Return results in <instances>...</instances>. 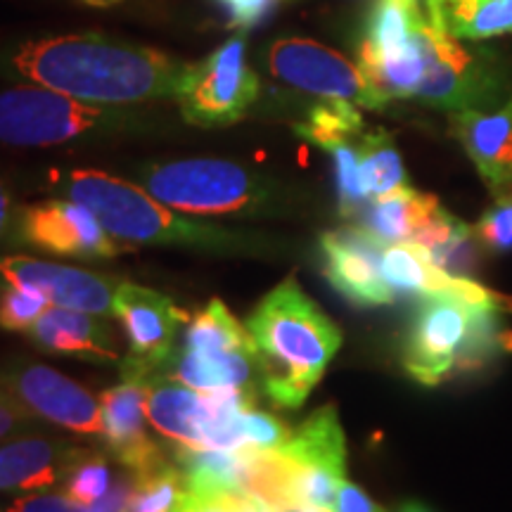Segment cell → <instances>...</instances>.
Here are the masks:
<instances>
[{"mask_svg": "<svg viewBox=\"0 0 512 512\" xmlns=\"http://www.w3.org/2000/svg\"><path fill=\"white\" fill-rule=\"evenodd\" d=\"M0 72L95 105L178 98L190 64L100 34L22 41L0 53Z\"/></svg>", "mask_w": 512, "mask_h": 512, "instance_id": "6da1fadb", "label": "cell"}, {"mask_svg": "<svg viewBox=\"0 0 512 512\" xmlns=\"http://www.w3.org/2000/svg\"><path fill=\"white\" fill-rule=\"evenodd\" d=\"M261 392L275 408L304 406L342 347V332L294 278H287L249 313Z\"/></svg>", "mask_w": 512, "mask_h": 512, "instance_id": "7a4b0ae2", "label": "cell"}, {"mask_svg": "<svg viewBox=\"0 0 512 512\" xmlns=\"http://www.w3.org/2000/svg\"><path fill=\"white\" fill-rule=\"evenodd\" d=\"M62 188L69 200L91 209L102 228L117 240L133 245H195L211 249L238 245V238L230 230L183 219L145 188L105 171L74 169L64 176Z\"/></svg>", "mask_w": 512, "mask_h": 512, "instance_id": "3957f363", "label": "cell"}, {"mask_svg": "<svg viewBox=\"0 0 512 512\" xmlns=\"http://www.w3.org/2000/svg\"><path fill=\"white\" fill-rule=\"evenodd\" d=\"M498 347L496 304L467 299L425 297L403 347V366L420 384H439L451 370L472 368Z\"/></svg>", "mask_w": 512, "mask_h": 512, "instance_id": "277c9868", "label": "cell"}, {"mask_svg": "<svg viewBox=\"0 0 512 512\" xmlns=\"http://www.w3.org/2000/svg\"><path fill=\"white\" fill-rule=\"evenodd\" d=\"M143 185L166 207L195 216L259 214L271 200L264 178L228 159H178L147 166Z\"/></svg>", "mask_w": 512, "mask_h": 512, "instance_id": "5b68a950", "label": "cell"}, {"mask_svg": "<svg viewBox=\"0 0 512 512\" xmlns=\"http://www.w3.org/2000/svg\"><path fill=\"white\" fill-rule=\"evenodd\" d=\"M275 458L287 508L335 512L339 484L347 479V441L335 406L313 411Z\"/></svg>", "mask_w": 512, "mask_h": 512, "instance_id": "8992f818", "label": "cell"}, {"mask_svg": "<svg viewBox=\"0 0 512 512\" xmlns=\"http://www.w3.org/2000/svg\"><path fill=\"white\" fill-rule=\"evenodd\" d=\"M126 119L119 105H95L50 88L19 83L0 93V143L50 147L114 128Z\"/></svg>", "mask_w": 512, "mask_h": 512, "instance_id": "52a82bcc", "label": "cell"}, {"mask_svg": "<svg viewBox=\"0 0 512 512\" xmlns=\"http://www.w3.org/2000/svg\"><path fill=\"white\" fill-rule=\"evenodd\" d=\"M259 76L247 64V38L238 34L207 60L190 64L178 105L192 126L219 128L240 121L259 100Z\"/></svg>", "mask_w": 512, "mask_h": 512, "instance_id": "ba28073f", "label": "cell"}, {"mask_svg": "<svg viewBox=\"0 0 512 512\" xmlns=\"http://www.w3.org/2000/svg\"><path fill=\"white\" fill-rule=\"evenodd\" d=\"M112 313L121 320L131 347V354L121 361V377L143 382L157 380L176 351V335L181 325L188 323L190 313L178 309L164 294L128 280L114 290Z\"/></svg>", "mask_w": 512, "mask_h": 512, "instance_id": "9c48e42d", "label": "cell"}, {"mask_svg": "<svg viewBox=\"0 0 512 512\" xmlns=\"http://www.w3.org/2000/svg\"><path fill=\"white\" fill-rule=\"evenodd\" d=\"M268 69L278 81L323 100H349L377 110L361 67L309 38H280L268 48Z\"/></svg>", "mask_w": 512, "mask_h": 512, "instance_id": "30bf717a", "label": "cell"}, {"mask_svg": "<svg viewBox=\"0 0 512 512\" xmlns=\"http://www.w3.org/2000/svg\"><path fill=\"white\" fill-rule=\"evenodd\" d=\"M425 43L427 72L415 98L448 112L479 110L496 100L501 83L491 62L458 46L456 38L444 36L432 24H427Z\"/></svg>", "mask_w": 512, "mask_h": 512, "instance_id": "8fae6325", "label": "cell"}, {"mask_svg": "<svg viewBox=\"0 0 512 512\" xmlns=\"http://www.w3.org/2000/svg\"><path fill=\"white\" fill-rule=\"evenodd\" d=\"M0 387L19 401L31 418H43L76 434H102L100 399L41 363H24L0 370Z\"/></svg>", "mask_w": 512, "mask_h": 512, "instance_id": "7c38bea8", "label": "cell"}, {"mask_svg": "<svg viewBox=\"0 0 512 512\" xmlns=\"http://www.w3.org/2000/svg\"><path fill=\"white\" fill-rule=\"evenodd\" d=\"M15 238L57 256L110 259L124 252L91 209L74 200H48L17 209Z\"/></svg>", "mask_w": 512, "mask_h": 512, "instance_id": "4fadbf2b", "label": "cell"}, {"mask_svg": "<svg viewBox=\"0 0 512 512\" xmlns=\"http://www.w3.org/2000/svg\"><path fill=\"white\" fill-rule=\"evenodd\" d=\"M0 280L41 294L50 306L86 311L93 316L112 313L117 290V283L105 275L22 254H0Z\"/></svg>", "mask_w": 512, "mask_h": 512, "instance_id": "5bb4252c", "label": "cell"}, {"mask_svg": "<svg viewBox=\"0 0 512 512\" xmlns=\"http://www.w3.org/2000/svg\"><path fill=\"white\" fill-rule=\"evenodd\" d=\"M325 256V278L356 306H384L394 302V292L384 280V247L366 228H342L320 238Z\"/></svg>", "mask_w": 512, "mask_h": 512, "instance_id": "9a60e30c", "label": "cell"}, {"mask_svg": "<svg viewBox=\"0 0 512 512\" xmlns=\"http://www.w3.org/2000/svg\"><path fill=\"white\" fill-rule=\"evenodd\" d=\"M150 384L143 380H124L100 394L102 437L107 451L126 467L131 475L152 470L166 463L164 448L145 432V406Z\"/></svg>", "mask_w": 512, "mask_h": 512, "instance_id": "2e32d148", "label": "cell"}, {"mask_svg": "<svg viewBox=\"0 0 512 512\" xmlns=\"http://www.w3.org/2000/svg\"><path fill=\"white\" fill-rule=\"evenodd\" d=\"M453 131L494 197L512 192V98L501 110L456 112Z\"/></svg>", "mask_w": 512, "mask_h": 512, "instance_id": "e0dca14e", "label": "cell"}, {"mask_svg": "<svg viewBox=\"0 0 512 512\" xmlns=\"http://www.w3.org/2000/svg\"><path fill=\"white\" fill-rule=\"evenodd\" d=\"M36 349L57 356H72L81 361L114 363L119 361L110 325L98 316L74 309H48L31 328L24 332Z\"/></svg>", "mask_w": 512, "mask_h": 512, "instance_id": "ac0fdd59", "label": "cell"}, {"mask_svg": "<svg viewBox=\"0 0 512 512\" xmlns=\"http://www.w3.org/2000/svg\"><path fill=\"white\" fill-rule=\"evenodd\" d=\"M437 197L413 188H399L368 202L361 211V228H366L382 245L413 242L422 226L437 214Z\"/></svg>", "mask_w": 512, "mask_h": 512, "instance_id": "d6986e66", "label": "cell"}, {"mask_svg": "<svg viewBox=\"0 0 512 512\" xmlns=\"http://www.w3.org/2000/svg\"><path fill=\"white\" fill-rule=\"evenodd\" d=\"M427 10L432 27L456 41L512 34V0H427Z\"/></svg>", "mask_w": 512, "mask_h": 512, "instance_id": "ffe728a7", "label": "cell"}, {"mask_svg": "<svg viewBox=\"0 0 512 512\" xmlns=\"http://www.w3.org/2000/svg\"><path fill=\"white\" fill-rule=\"evenodd\" d=\"M64 456L55 444L38 437L0 446V491L50 489L60 482Z\"/></svg>", "mask_w": 512, "mask_h": 512, "instance_id": "44dd1931", "label": "cell"}, {"mask_svg": "<svg viewBox=\"0 0 512 512\" xmlns=\"http://www.w3.org/2000/svg\"><path fill=\"white\" fill-rule=\"evenodd\" d=\"M425 24L418 0H377L358 55L389 57L403 53L418 43Z\"/></svg>", "mask_w": 512, "mask_h": 512, "instance_id": "7402d4cb", "label": "cell"}, {"mask_svg": "<svg viewBox=\"0 0 512 512\" xmlns=\"http://www.w3.org/2000/svg\"><path fill=\"white\" fill-rule=\"evenodd\" d=\"M183 347L200 351V354L221 356L235 354V351H254L252 335L221 299L211 302L192 313L185 323Z\"/></svg>", "mask_w": 512, "mask_h": 512, "instance_id": "603a6c76", "label": "cell"}, {"mask_svg": "<svg viewBox=\"0 0 512 512\" xmlns=\"http://www.w3.org/2000/svg\"><path fill=\"white\" fill-rule=\"evenodd\" d=\"M358 176L368 200L406 188V169L389 133H366L358 140Z\"/></svg>", "mask_w": 512, "mask_h": 512, "instance_id": "cb8c5ba5", "label": "cell"}, {"mask_svg": "<svg viewBox=\"0 0 512 512\" xmlns=\"http://www.w3.org/2000/svg\"><path fill=\"white\" fill-rule=\"evenodd\" d=\"M62 494L83 505L98 503L114 486L112 467L105 456L95 451H69L62 465Z\"/></svg>", "mask_w": 512, "mask_h": 512, "instance_id": "d4e9b609", "label": "cell"}, {"mask_svg": "<svg viewBox=\"0 0 512 512\" xmlns=\"http://www.w3.org/2000/svg\"><path fill=\"white\" fill-rule=\"evenodd\" d=\"M188 484L183 470L176 463L152 467V470L133 475V491L126 512H176Z\"/></svg>", "mask_w": 512, "mask_h": 512, "instance_id": "484cf974", "label": "cell"}, {"mask_svg": "<svg viewBox=\"0 0 512 512\" xmlns=\"http://www.w3.org/2000/svg\"><path fill=\"white\" fill-rule=\"evenodd\" d=\"M363 117L358 114L354 102L349 100H323L309 112L304 124L294 126L297 136L309 140L318 147H328L337 140H351L361 133Z\"/></svg>", "mask_w": 512, "mask_h": 512, "instance_id": "4316f807", "label": "cell"}, {"mask_svg": "<svg viewBox=\"0 0 512 512\" xmlns=\"http://www.w3.org/2000/svg\"><path fill=\"white\" fill-rule=\"evenodd\" d=\"M335 159L337 171V190H339V211L342 216H361L370 202L361 188V176H358V147L351 140H337L325 147Z\"/></svg>", "mask_w": 512, "mask_h": 512, "instance_id": "83f0119b", "label": "cell"}, {"mask_svg": "<svg viewBox=\"0 0 512 512\" xmlns=\"http://www.w3.org/2000/svg\"><path fill=\"white\" fill-rule=\"evenodd\" d=\"M235 430L242 448H259V451H280L290 439L292 430L273 413L256 411L254 406L245 408L235 418Z\"/></svg>", "mask_w": 512, "mask_h": 512, "instance_id": "f1b7e54d", "label": "cell"}, {"mask_svg": "<svg viewBox=\"0 0 512 512\" xmlns=\"http://www.w3.org/2000/svg\"><path fill=\"white\" fill-rule=\"evenodd\" d=\"M48 306L50 302L41 294L3 283L0 287V330L27 332L48 311Z\"/></svg>", "mask_w": 512, "mask_h": 512, "instance_id": "f546056e", "label": "cell"}, {"mask_svg": "<svg viewBox=\"0 0 512 512\" xmlns=\"http://www.w3.org/2000/svg\"><path fill=\"white\" fill-rule=\"evenodd\" d=\"M479 245L489 252H510L512 249V192L496 197L494 207L486 209L475 228Z\"/></svg>", "mask_w": 512, "mask_h": 512, "instance_id": "4dcf8cb0", "label": "cell"}, {"mask_svg": "<svg viewBox=\"0 0 512 512\" xmlns=\"http://www.w3.org/2000/svg\"><path fill=\"white\" fill-rule=\"evenodd\" d=\"M8 512H86V508L64 494H29L15 498Z\"/></svg>", "mask_w": 512, "mask_h": 512, "instance_id": "1f68e13d", "label": "cell"}, {"mask_svg": "<svg viewBox=\"0 0 512 512\" xmlns=\"http://www.w3.org/2000/svg\"><path fill=\"white\" fill-rule=\"evenodd\" d=\"M335 512H387V510H384L382 505H377L373 498L361 489V486L351 484L344 479L337 491Z\"/></svg>", "mask_w": 512, "mask_h": 512, "instance_id": "d6a6232c", "label": "cell"}, {"mask_svg": "<svg viewBox=\"0 0 512 512\" xmlns=\"http://www.w3.org/2000/svg\"><path fill=\"white\" fill-rule=\"evenodd\" d=\"M221 3L226 5L235 24L252 27V24H259L271 12L275 0H221Z\"/></svg>", "mask_w": 512, "mask_h": 512, "instance_id": "836d02e7", "label": "cell"}, {"mask_svg": "<svg viewBox=\"0 0 512 512\" xmlns=\"http://www.w3.org/2000/svg\"><path fill=\"white\" fill-rule=\"evenodd\" d=\"M31 420V415L19 406V401L12 396L8 389L0 387V439L8 434L22 430Z\"/></svg>", "mask_w": 512, "mask_h": 512, "instance_id": "e575fe53", "label": "cell"}, {"mask_svg": "<svg viewBox=\"0 0 512 512\" xmlns=\"http://www.w3.org/2000/svg\"><path fill=\"white\" fill-rule=\"evenodd\" d=\"M15 221L17 211L12 209V197L8 185L0 181V242L8 238L10 233H15Z\"/></svg>", "mask_w": 512, "mask_h": 512, "instance_id": "d590c367", "label": "cell"}, {"mask_svg": "<svg viewBox=\"0 0 512 512\" xmlns=\"http://www.w3.org/2000/svg\"><path fill=\"white\" fill-rule=\"evenodd\" d=\"M399 512H432V510L427 508V505H422V503L408 501V503H403V505H401V510H399Z\"/></svg>", "mask_w": 512, "mask_h": 512, "instance_id": "8d00e7d4", "label": "cell"}, {"mask_svg": "<svg viewBox=\"0 0 512 512\" xmlns=\"http://www.w3.org/2000/svg\"><path fill=\"white\" fill-rule=\"evenodd\" d=\"M81 3L91 5V8H112V5H119L121 0H81Z\"/></svg>", "mask_w": 512, "mask_h": 512, "instance_id": "74e56055", "label": "cell"}, {"mask_svg": "<svg viewBox=\"0 0 512 512\" xmlns=\"http://www.w3.org/2000/svg\"><path fill=\"white\" fill-rule=\"evenodd\" d=\"M275 512H313V510H306V508H283V510H275Z\"/></svg>", "mask_w": 512, "mask_h": 512, "instance_id": "f35d334b", "label": "cell"}]
</instances>
